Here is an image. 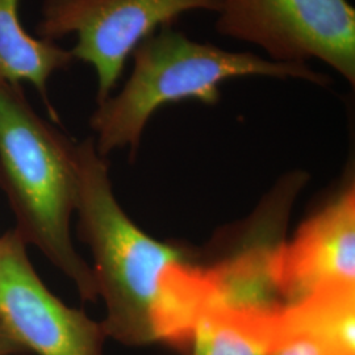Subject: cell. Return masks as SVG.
<instances>
[{
  "label": "cell",
  "instance_id": "6da1fadb",
  "mask_svg": "<svg viewBox=\"0 0 355 355\" xmlns=\"http://www.w3.org/2000/svg\"><path fill=\"white\" fill-rule=\"evenodd\" d=\"M78 236L91 250L107 338L130 347L164 343L189 354L208 306L200 253L139 228L114 196L110 164L94 137L79 141Z\"/></svg>",
  "mask_w": 355,
  "mask_h": 355
},
{
  "label": "cell",
  "instance_id": "7a4b0ae2",
  "mask_svg": "<svg viewBox=\"0 0 355 355\" xmlns=\"http://www.w3.org/2000/svg\"><path fill=\"white\" fill-rule=\"evenodd\" d=\"M79 142L42 119L21 85L0 79V187L15 229L76 286L83 302L99 299L92 268L71 239Z\"/></svg>",
  "mask_w": 355,
  "mask_h": 355
},
{
  "label": "cell",
  "instance_id": "3957f363",
  "mask_svg": "<svg viewBox=\"0 0 355 355\" xmlns=\"http://www.w3.org/2000/svg\"><path fill=\"white\" fill-rule=\"evenodd\" d=\"M130 58L133 67L123 89L98 104L89 119L96 150L105 158L128 149L135 159L142 133L159 108L183 101L216 105L220 86L230 79H300L320 87L333 82L309 64H278L250 51H227L192 40L174 26H162L141 41Z\"/></svg>",
  "mask_w": 355,
  "mask_h": 355
},
{
  "label": "cell",
  "instance_id": "277c9868",
  "mask_svg": "<svg viewBox=\"0 0 355 355\" xmlns=\"http://www.w3.org/2000/svg\"><path fill=\"white\" fill-rule=\"evenodd\" d=\"M216 32L278 64L329 66L354 89L355 8L349 0H220Z\"/></svg>",
  "mask_w": 355,
  "mask_h": 355
},
{
  "label": "cell",
  "instance_id": "5b68a950",
  "mask_svg": "<svg viewBox=\"0 0 355 355\" xmlns=\"http://www.w3.org/2000/svg\"><path fill=\"white\" fill-rule=\"evenodd\" d=\"M220 0H44L37 38L76 35L71 54L96 74V105L107 101L141 41L184 13L218 12Z\"/></svg>",
  "mask_w": 355,
  "mask_h": 355
},
{
  "label": "cell",
  "instance_id": "8992f818",
  "mask_svg": "<svg viewBox=\"0 0 355 355\" xmlns=\"http://www.w3.org/2000/svg\"><path fill=\"white\" fill-rule=\"evenodd\" d=\"M308 179V174L300 170L280 178L253 215L220 236L211 248L208 261L200 253L211 287L208 308L258 313L282 311L284 303L277 284V263L286 242L293 200Z\"/></svg>",
  "mask_w": 355,
  "mask_h": 355
},
{
  "label": "cell",
  "instance_id": "52a82bcc",
  "mask_svg": "<svg viewBox=\"0 0 355 355\" xmlns=\"http://www.w3.org/2000/svg\"><path fill=\"white\" fill-rule=\"evenodd\" d=\"M28 243L13 228L0 234V321L24 353L104 355L102 322L64 304L28 257Z\"/></svg>",
  "mask_w": 355,
  "mask_h": 355
},
{
  "label": "cell",
  "instance_id": "ba28073f",
  "mask_svg": "<svg viewBox=\"0 0 355 355\" xmlns=\"http://www.w3.org/2000/svg\"><path fill=\"white\" fill-rule=\"evenodd\" d=\"M277 284L284 305L316 292L355 286L354 166H346L343 183L327 203L284 242L277 263Z\"/></svg>",
  "mask_w": 355,
  "mask_h": 355
},
{
  "label": "cell",
  "instance_id": "9c48e42d",
  "mask_svg": "<svg viewBox=\"0 0 355 355\" xmlns=\"http://www.w3.org/2000/svg\"><path fill=\"white\" fill-rule=\"evenodd\" d=\"M20 0H0V79L15 85L28 82L37 89L54 123L58 114L48 98V82L76 64L71 51L46 40L33 37L21 26Z\"/></svg>",
  "mask_w": 355,
  "mask_h": 355
},
{
  "label": "cell",
  "instance_id": "30bf717a",
  "mask_svg": "<svg viewBox=\"0 0 355 355\" xmlns=\"http://www.w3.org/2000/svg\"><path fill=\"white\" fill-rule=\"evenodd\" d=\"M277 334L302 336L325 355H355V286L330 287L284 305Z\"/></svg>",
  "mask_w": 355,
  "mask_h": 355
},
{
  "label": "cell",
  "instance_id": "8fae6325",
  "mask_svg": "<svg viewBox=\"0 0 355 355\" xmlns=\"http://www.w3.org/2000/svg\"><path fill=\"white\" fill-rule=\"evenodd\" d=\"M279 313L208 308L195 327L187 355H270Z\"/></svg>",
  "mask_w": 355,
  "mask_h": 355
},
{
  "label": "cell",
  "instance_id": "7c38bea8",
  "mask_svg": "<svg viewBox=\"0 0 355 355\" xmlns=\"http://www.w3.org/2000/svg\"><path fill=\"white\" fill-rule=\"evenodd\" d=\"M270 355H325L315 343L302 336L277 334Z\"/></svg>",
  "mask_w": 355,
  "mask_h": 355
},
{
  "label": "cell",
  "instance_id": "4fadbf2b",
  "mask_svg": "<svg viewBox=\"0 0 355 355\" xmlns=\"http://www.w3.org/2000/svg\"><path fill=\"white\" fill-rule=\"evenodd\" d=\"M26 354L0 321V355Z\"/></svg>",
  "mask_w": 355,
  "mask_h": 355
}]
</instances>
